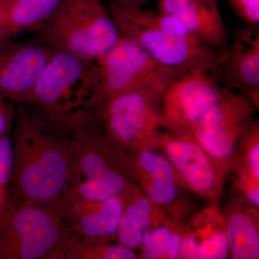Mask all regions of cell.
<instances>
[{"mask_svg":"<svg viewBox=\"0 0 259 259\" xmlns=\"http://www.w3.org/2000/svg\"><path fill=\"white\" fill-rule=\"evenodd\" d=\"M8 0H0V47L10 40L5 28V14Z\"/></svg>","mask_w":259,"mask_h":259,"instance_id":"obj_26","label":"cell"},{"mask_svg":"<svg viewBox=\"0 0 259 259\" xmlns=\"http://www.w3.org/2000/svg\"><path fill=\"white\" fill-rule=\"evenodd\" d=\"M182 226L177 218L171 219L163 212L145 233L141 248L145 259H166L167 250L174 233Z\"/></svg>","mask_w":259,"mask_h":259,"instance_id":"obj_20","label":"cell"},{"mask_svg":"<svg viewBox=\"0 0 259 259\" xmlns=\"http://www.w3.org/2000/svg\"><path fill=\"white\" fill-rule=\"evenodd\" d=\"M98 80L96 61L54 51L27 104L65 126L93 111Z\"/></svg>","mask_w":259,"mask_h":259,"instance_id":"obj_3","label":"cell"},{"mask_svg":"<svg viewBox=\"0 0 259 259\" xmlns=\"http://www.w3.org/2000/svg\"><path fill=\"white\" fill-rule=\"evenodd\" d=\"M229 257L226 221L218 204L197 213L184 228L180 258L224 259Z\"/></svg>","mask_w":259,"mask_h":259,"instance_id":"obj_15","label":"cell"},{"mask_svg":"<svg viewBox=\"0 0 259 259\" xmlns=\"http://www.w3.org/2000/svg\"><path fill=\"white\" fill-rule=\"evenodd\" d=\"M122 155L130 178L156 207L166 213L176 206L184 187L171 163L156 146Z\"/></svg>","mask_w":259,"mask_h":259,"instance_id":"obj_14","label":"cell"},{"mask_svg":"<svg viewBox=\"0 0 259 259\" xmlns=\"http://www.w3.org/2000/svg\"><path fill=\"white\" fill-rule=\"evenodd\" d=\"M157 10L178 19L197 38L222 52L229 36L218 9L212 0H158Z\"/></svg>","mask_w":259,"mask_h":259,"instance_id":"obj_16","label":"cell"},{"mask_svg":"<svg viewBox=\"0 0 259 259\" xmlns=\"http://www.w3.org/2000/svg\"><path fill=\"white\" fill-rule=\"evenodd\" d=\"M226 88L212 70L182 74L161 95L163 129L175 134L191 136L192 130Z\"/></svg>","mask_w":259,"mask_h":259,"instance_id":"obj_9","label":"cell"},{"mask_svg":"<svg viewBox=\"0 0 259 259\" xmlns=\"http://www.w3.org/2000/svg\"><path fill=\"white\" fill-rule=\"evenodd\" d=\"M71 233L58 203L11 199L0 218V259L61 258Z\"/></svg>","mask_w":259,"mask_h":259,"instance_id":"obj_5","label":"cell"},{"mask_svg":"<svg viewBox=\"0 0 259 259\" xmlns=\"http://www.w3.org/2000/svg\"><path fill=\"white\" fill-rule=\"evenodd\" d=\"M99 80L93 108L121 94L153 90L163 93L182 74L161 64L139 44L120 36L117 44L96 60Z\"/></svg>","mask_w":259,"mask_h":259,"instance_id":"obj_7","label":"cell"},{"mask_svg":"<svg viewBox=\"0 0 259 259\" xmlns=\"http://www.w3.org/2000/svg\"><path fill=\"white\" fill-rule=\"evenodd\" d=\"M161 95L153 90L130 92L94 108L100 128L122 154L156 146L163 130Z\"/></svg>","mask_w":259,"mask_h":259,"instance_id":"obj_6","label":"cell"},{"mask_svg":"<svg viewBox=\"0 0 259 259\" xmlns=\"http://www.w3.org/2000/svg\"><path fill=\"white\" fill-rule=\"evenodd\" d=\"M116 3H121V4L131 5H142L144 3H147L149 0H113Z\"/></svg>","mask_w":259,"mask_h":259,"instance_id":"obj_27","label":"cell"},{"mask_svg":"<svg viewBox=\"0 0 259 259\" xmlns=\"http://www.w3.org/2000/svg\"><path fill=\"white\" fill-rule=\"evenodd\" d=\"M126 199L119 197L100 202L61 199L59 207L69 226L71 241L81 243L117 241Z\"/></svg>","mask_w":259,"mask_h":259,"instance_id":"obj_13","label":"cell"},{"mask_svg":"<svg viewBox=\"0 0 259 259\" xmlns=\"http://www.w3.org/2000/svg\"><path fill=\"white\" fill-rule=\"evenodd\" d=\"M54 51L33 40L10 39L3 44L0 47V95L17 104L28 103L37 80Z\"/></svg>","mask_w":259,"mask_h":259,"instance_id":"obj_12","label":"cell"},{"mask_svg":"<svg viewBox=\"0 0 259 259\" xmlns=\"http://www.w3.org/2000/svg\"><path fill=\"white\" fill-rule=\"evenodd\" d=\"M64 0H8L5 28L10 39L37 32L49 21Z\"/></svg>","mask_w":259,"mask_h":259,"instance_id":"obj_19","label":"cell"},{"mask_svg":"<svg viewBox=\"0 0 259 259\" xmlns=\"http://www.w3.org/2000/svg\"><path fill=\"white\" fill-rule=\"evenodd\" d=\"M238 153L239 163L236 168H241L259 180V123L258 120L253 118L245 130L238 144Z\"/></svg>","mask_w":259,"mask_h":259,"instance_id":"obj_22","label":"cell"},{"mask_svg":"<svg viewBox=\"0 0 259 259\" xmlns=\"http://www.w3.org/2000/svg\"><path fill=\"white\" fill-rule=\"evenodd\" d=\"M163 212L141 190L135 192L126 199L117 228V243L134 250L140 249L145 233Z\"/></svg>","mask_w":259,"mask_h":259,"instance_id":"obj_18","label":"cell"},{"mask_svg":"<svg viewBox=\"0 0 259 259\" xmlns=\"http://www.w3.org/2000/svg\"><path fill=\"white\" fill-rule=\"evenodd\" d=\"M229 256L259 258L258 209L239 197L227 204L224 212Z\"/></svg>","mask_w":259,"mask_h":259,"instance_id":"obj_17","label":"cell"},{"mask_svg":"<svg viewBox=\"0 0 259 259\" xmlns=\"http://www.w3.org/2000/svg\"><path fill=\"white\" fill-rule=\"evenodd\" d=\"M212 1L215 2V3H218V2L220 1V0H212Z\"/></svg>","mask_w":259,"mask_h":259,"instance_id":"obj_28","label":"cell"},{"mask_svg":"<svg viewBox=\"0 0 259 259\" xmlns=\"http://www.w3.org/2000/svg\"><path fill=\"white\" fill-rule=\"evenodd\" d=\"M258 109L243 94L226 89L192 130L191 136L225 180L239 163L238 144Z\"/></svg>","mask_w":259,"mask_h":259,"instance_id":"obj_8","label":"cell"},{"mask_svg":"<svg viewBox=\"0 0 259 259\" xmlns=\"http://www.w3.org/2000/svg\"><path fill=\"white\" fill-rule=\"evenodd\" d=\"M11 131L0 136V218L11 200L9 192L13 163Z\"/></svg>","mask_w":259,"mask_h":259,"instance_id":"obj_23","label":"cell"},{"mask_svg":"<svg viewBox=\"0 0 259 259\" xmlns=\"http://www.w3.org/2000/svg\"><path fill=\"white\" fill-rule=\"evenodd\" d=\"M120 36L100 0H64L32 40L54 51L96 61Z\"/></svg>","mask_w":259,"mask_h":259,"instance_id":"obj_4","label":"cell"},{"mask_svg":"<svg viewBox=\"0 0 259 259\" xmlns=\"http://www.w3.org/2000/svg\"><path fill=\"white\" fill-rule=\"evenodd\" d=\"M61 258L136 259L139 257L136 250L119 243H81L70 240Z\"/></svg>","mask_w":259,"mask_h":259,"instance_id":"obj_21","label":"cell"},{"mask_svg":"<svg viewBox=\"0 0 259 259\" xmlns=\"http://www.w3.org/2000/svg\"><path fill=\"white\" fill-rule=\"evenodd\" d=\"M156 146L171 163L184 188L218 204L226 180L192 136L163 129Z\"/></svg>","mask_w":259,"mask_h":259,"instance_id":"obj_10","label":"cell"},{"mask_svg":"<svg viewBox=\"0 0 259 259\" xmlns=\"http://www.w3.org/2000/svg\"><path fill=\"white\" fill-rule=\"evenodd\" d=\"M228 5L245 25L258 26L259 0H228Z\"/></svg>","mask_w":259,"mask_h":259,"instance_id":"obj_24","label":"cell"},{"mask_svg":"<svg viewBox=\"0 0 259 259\" xmlns=\"http://www.w3.org/2000/svg\"><path fill=\"white\" fill-rule=\"evenodd\" d=\"M12 102L0 95V136L12 131L14 123L16 107Z\"/></svg>","mask_w":259,"mask_h":259,"instance_id":"obj_25","label":"cell"},{"mask_svg":"<svg viewBox=\"0 0 259 259\" xmlns=\"http://www.w3.org/2000/svg\"><path fill=\"white\" fill-rule=\"evenodd\" d=\"M11 139V199L25 204L61 200L74 178L75 141L69 130L36 107L18 104Z\"/></svg>","mask_w":259,"mask_h":259,"instance_id":"obj_1","label":"cell"},{"mask_svg":"<svg viewBox=\"0 0 259 259\" xmlns=\"http://www.w3.org/2000/svg\"><path fill=\"white\" fill-rule=\"evenodd\" d=\"M107 9L121 36L136 42L156 60L181 74L212 70L217 64L221 52L197 38L175 17L113 0Z\"/></svg>","mask_w":259,"mask_h":259,"instance_id":"obj_2","label":"cell"},{"mask_svg":"<svg viewBox=\"0 0 259 259\" xmlns=\"http://www.w3.org/2000/svg\"><path fill=\"white\" fill-rule=\"evenodd\" d=\"M212 72L223 87L243 94L258 107V25L244 24L234 30Z\"/></svg>","mask_w":259,"mask_h":259,"instance_id":"obj_11","label":"cell"}]
</instances>
